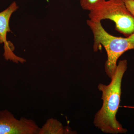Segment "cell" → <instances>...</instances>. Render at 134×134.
<instances>
[{
	"label": "cell",
	"instance_id": "1",
	"mask_svg": "<svg viewBox=\"0 0 134 134\" xmlns=\"http://www.w3.org/2000/svg\"><path fill=\"white\" fill-rule=\"evenodd\" d=\"M127 65L126 60H120L110 83L98 85V90L102 92L103 104L95 115L94 124L104 133L122 134L127 131L117 121L116 117L120 103L122 77L126 71Z\"/></svg>",
	"mask_w": 134,
	"mask_h": 134
},
{
	"label": "cell",
	"instance_id": "2",
	"mask_svg": "<svg viewBox=\"0 0 134 134\" xmlns=\"http://www.w3.org/2000/svg\"><path fill=\"white\" fill-rule=\"evenodd\" d=\"M86 23L93 33L94 51L97 52L102 46L106 51L107 59L105 70L111 79L115 73L119 58L128 50L134 49V32L125 38L115 37L106 31L100 22L89 19Z\"/></svg>",
	"mask_w": 134,
	"mask_h": 134
},
{
	"label": "cell",
	"instance_id": "3",
	"mask_svg": "<svg viewBox=\"0 0 134 134\" xmlns=\"http://www.w3.org/2000/svg\"><path fill=\"white\" fill-rule=\"evenodd\" d=\"M88 16L93 21L111 20L115 23V30L126 37L134 32V17L127 8L123 0L105 1L90 11Z\"/></svg>",
	"mask_w": 134,
	"mask_h": 134
},
{
	"label": "cell",
	"instance_id": "4",
	"mask_svg": "<svg viewBox=\"0 0 134 134\" xmlns=\"http://www.w3.org/2000/svg\"><path fill=\"white\" fill-rule=\"evenodd\" d=\"M40 127L32 119H17L7 110L0 111V134H38Z\"/></svg>",
	"mask_w": 134,
	"mask_h": 134
},
{
	"label": "cell",
	"instance_id": "5",
	"mask_svg": "<svg viewBox=\"0 0 134 134\" xmlns=\"http://www.w3.org/2000/svg\"><path fill=\"white\" fill-rule=\"evenodd\" d=\"M18 8L16 3L14 2L7 9L0 13V44H4V56L5 59L16 63L19 62L23 63L25 60L15 55L13 52L14 47L12 43H9L7 40V33L10 31L9 26L10 18L12 13Z\"/></svg>",
	"mask_w": 134,
	"mask_h": 134
},
{
	"label": "cell",
	"instance_id": "6",
	"mask_svg": "<svg viewBox=\"0 0 134 134\" xmlns=\"http://www.w3.org/2000/svg\"><path fill=\"white\" fill-rule=\"evenodd\" d=\"M69 127H65L55 119L51 118L47 121L41 128H40L38 134H74Z\"/></svg>",
	"mask_w": 134,
	"mask_h": 134
},
{
	"label": "cell",
	"instance_id": "7",
	"mask_svg": "<svg viewBox=\"0 0 134 134\" xmlns=\"http://www.w3.org/2000/svg\"><path fill=\"white\" fill-rule=\"evenodd\" d=\"M105 1V0H80V5L83 9L90 12Z\"/></svg>",
	"mask_w": 134,
	"mask_h": 134
},
{
	"label": "cell",
	"instance_id": "8",
	"mask_svg": "<svg viewBox=\"0 0 134 134\" xmlns=\"http://www.w3.org/2000/svg\"><path fill=\"white\" fill-rule=\"evenodd\" d=\"M129 11L134 17V0H123Z\"/></svg>",
	"mask_w": 134,
	"mask_h": 134
},
{
	"label": "cell",
	"instance_id": "9",
	"mask_svg": "<svg viewBox=\"0 0 134 134\" xmlns=\"http://www.w3.org/2000/svg\"><path fill=\"white\" fill-rule=\"evenodd\" d=\"M125 107H127V108H132L134 109V106H125Z\"/></svg>",
	"mask_w": 134,
	"mask_h": 134
}]
</instances>
